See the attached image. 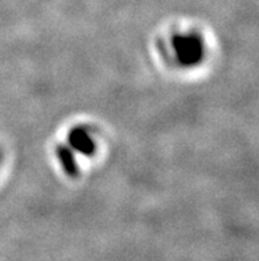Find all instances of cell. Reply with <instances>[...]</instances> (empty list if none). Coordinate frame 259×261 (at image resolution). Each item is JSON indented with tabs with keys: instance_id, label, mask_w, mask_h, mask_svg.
Listing matches in <instances>:
<instances>
[{
	"instance_id": "obj_1",
	"label": "cell",
	"mask_w": 259,
	"mask_h": 261,
	"mask_svg": "<svg viewBox=\"0 0 259 261\" xmlns=\"http://www.w3.org/2000/svg\"><path fill=\"white\" fill-rule=\"evenodd\" d=\"M174 46L177 57L184 64H194L203 56V44L198 37L193 35L176 36L174 39Z\"/></svg>"
},
{
	"instance_id": "obj_2",
	"label": "cell",
	"mask_w": 259,
	"mask_h": 261,
	"mask_svg": "<svg viewBox=\"0 0 259 261\" xmlns=\"http://www.w3.org/2000/svg\"><path fill=\"white\" fill-rule=\"evenodd\" d=\"M70 142L72 145L78 149L79 151L85 152V154H90L93 151V142L92 137H89L88 132H85L83 129L74 130V132L70 134Z\"/></svg>"
}]
</instances>
